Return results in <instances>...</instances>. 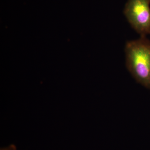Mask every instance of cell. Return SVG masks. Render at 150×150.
<instances>
[{
    "label": "cell",
    "instance_id": "cell-1",
    "mask_svg": "<svg viewBox=\"0 0 150 150\" xmlns=\"http://www.w3.org/2000/svg\"><path fill=\"white\" fill-rule=\"evenodd\" d=\"M127 69L138 83L150 89V40L140 36L129 40L125 47Z\"/></svg>",
    "mask_w": 150,
    "mask_h": 150
},
{
    "label": "cell",
    "instance_id": "cell-2",
    "mask_svg": "<svg viewBox=\"0 0 150 150\" xmlns=\"http://www.w3.org/2000/svg\"><path fill=\"white\" fill-rule=\"evenodd\" d=\"M123 13L140 36L150 35V0H128Z\"/></svg>",
    "mask_w": 150,
    "mask_h": 150
},
{
    "label": "cell",
    "instance_id": "cell-3",
    "mask_svg": "<svg viewBox=\"0 0 150 150\" xmlns=\"http://www.w3.org/2000/svg\"><path fill=\"white\" fill-rule=\"evenodd\" d=\"M0 150H17L15 145L11 144L8 146L1 148Z\"/></svg>",
    "mask_w": 150,
    "mask_h": 150
}]
</instances>
